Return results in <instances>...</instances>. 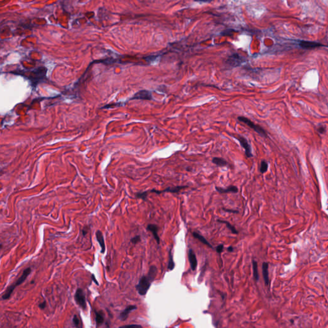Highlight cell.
<instances>
[{
    "label": "cell",
    "instance_id": "obj_1",
    "mask_svg": "<svg viewBox=\"0 0 328 328\" xmlns=\"http://www.w3.org/2000/svg\"><path fill=\"white\" fill-rule=\"evenodd\" d=\"M157 274V268L155 266L150 267L147 275L143 276L136 285V289L141 296H145L149 290L153 281L155 280Z\"/></svg>",
    "mask_w": 328,
    "mask_h": 328
},
{
    "label": "cell",
    "instance_id": "obj_2",
    "mask_svg": "<svg viewBox=\"0 0 328 328\" xmlns=\"http://www.w3.org/2000/svg\"><path fill=\"white\" fill-rule=\"evenodd\" d=\"M31 271H32V269L30 267L25 269L22 275L21 276V277L17 279V280H16V281H15V283H13L11 285L9 286L8 288H6V290L4 292L2 296V299H3V300L9 299L10 297V296H11V295L12 294V292H13V290H15V288L17 287H18L19 285H21L26 280V278L28 277V276L30 274Z\"/></svg>",
    "mask_w": 328,
    "mask_h": 328
},
{
    "label": "cell",
    "instance_id": "obj_3",
    "mask_svg": "<svg viewBox=\"0 0 328 328\" xmlns=\"http://www.w3.org/2000/svg\"><path fill=\"white\" fill-rule=\"evenodd\" d=\"M46 71L47 70L46 68L40 67L36 69L33 73L32 72V75L30 74L29 76V78L32 81V85L36 87L39 83L45 78Z\"/></svg>",
    "mask_w": 328,
    "mask_h": 328
},
{
    "label": "cell",
    "instance_id": "obj_4",
    "mask_svg": "<svg viewBox=\"0 0 328 328\" xmlns=\"http://www.w3.org/2000/svg\"><path fill=\"white\" fill-rule=\"evenodd\" d=\"M237 119H238V120L239 121L242 122L244 124H247L249 128L254 130L256 132H257L258 134L261 135L262 137H267V133H266V131H265V130L261 126H260L255 124L253 122H252L250 119H249L248 118L243 117V116H240Z\"/></svg>",
    "mask_w": 328,
    "mask_h": 328
},
{
    "label": "cell",
    "instance_id": "obj_5",
    "mask_svg": "<svg viewBox=\"0 0 328 328\" xmlns=\"http://www.w3.org/2000/svg\"><path fill=\"white\" fill-rule=\"evenodd\" d=\"M74 300L78 306H80V308L85 311L87 310V303H86V299L83 292V290L81 288H78L76 290L74 295Z\"/></svg>",
    "mask_w": 328,
    "mask_h": 328
},
{
    "label": "cell",
    "instance_id": "obj_6",
    "mask_svg": "<svg viewBox=\"0 0 328 328\" xmlns=\"http://www.w3.org/2000/svg\"><path fill=\"white\" fill-rule=\"evenodd\" d=\"M235 138L239 141L240 145H242V147L245 149V154L247 156V157L248 158L252 157L253 156L252 153V149H251V145L248 142V141L247 140V139L244 137H242V135H237L236 137H235Z\"/></svg>",
    "mask_w": 328,
    "mask_h": 328
},
{
    "label": "cell",
    "instance_id": "obj_7",
    "mask_svg": "<svg viewBox=\"0 0 328 328\" xmlns=\"http://www.w3.org/2000/svg\"><path fill=\"white\" fill-rule=\"evenodd\" d=\"M152 100L153 96L152 93L149 90H142L137 92L131 97L130 100Z\"/></svg>",
    "mask_w": 328,
    "mask_h": 328
},
{
    "label": "cell",
    "instance_id": "obj_8",
    "mask_svg": "<svg viewBox=\"0 0 328 328\" xmlns=\"http://www.w3.org/2000/svg\"><path fill=\"white\" fill-rule=\"evenodd\" d=\"M188 260H189V263L190 265L191 269L192 270H195V269H196L197 266H198V260H197L196 256H195V254L192 249H190L189 250H188Z\"/></svg>",
    "mask_w": 328,
    "mask_h": 328
},
{
    "label": "cell",
    "instance_id": "obj_9",
    "mask_svg": "<svg viewBox=\"0 0 328 328\" xmlns=\"http://www.w3.org/2000/svg\"><path fill=\"white\" fill-rule=\"evenodd\" d=\"M188 187L187 186H178V187H169L166 188V189L164 190H161V191H159V190H151V192H155L157 194H160L161 193H163V192H171V193H177L178 192H179L181 190L183 189V188H185Z\"/></svg>",
    "mask_w": 328,
    "mask_h": 328
},
{
    "label": "cell",
    "instance_id": "obj_10",
    "mask_svg": "<svg viewBox=\"0 0 328 328\" xmlns=\"http://www.w3.org/2000/svg\"><path fill=\"white\" fill-rule=\"evenodd\" d=\"M96 239L97 240V242H98L100 246L101 247V253H104V252H105V243H104V237H103V235L102 233V232L101 231H100V230H97V231L96 232Z\"/></svg>",
    "mask_w": 328,
    "mask_h": 328
},
{
    "label": "cell",
    "instance_id": "obj_11",
    "mask_svg": "<svg viewBox=\"0 0 328 328\" xmlns=\"http://www.w3.org/2000/svg\"><path fill=\"white\" fill-rule=\"evenodd\" d=\"M136 309H137V306H135V305H130V306H127L126 308L124 310H123L120 313V315H119L120 319L121 320H123V321L126 320L128 319L130 313L131 311H134V310H135Z\"/></svg>",
    "mask_w": 328,
    "mask_h": 328
},
{
    "label": "cell",
    "instance_id": "obj_12",
    "mask_svg": "<svg viewBox=\"0 0 328 328\" xmlns=\"http://www.w3.org/2000/svg\"><path fill=\"white\" fill-rule=\"evenodd\" d=\"M243 60L240 57V56L238 55H235L232 56L228 60V64L229 65L232 66L233 67L238 66H239L241 63L242 62Z\"/></svg>",
    "mask_w": 328,
    "mask_h": 328
},
{
    "label": "cell",
    "instance_id": "obj_13",
    "mask_svg": "<svg viewBox=\"0 0 328 328\" xmlns=\"http://www.w3.org/2000/svg\"><path fill=\"white\" fill-rule=\"evenodd\" d=\"M215 189L217 192H219L221 194H225V193H229V192H233V193H237L239 191L238 188L235 186H229L226 188H223L221 187H215Z\"/></svg>",
    "mask_w": 328,
    "mask_h": 328
},
{
    "label": "cell",
    "instance_id": "obj_14",
    "mask_svg": "<svg viewBox=\"0 0 328 328\" xmlns=\"http://www.w3.org/2000/svg\"><path fill=\"white\" fill-rule=\"evenodd\" d=\"M262 273H263L265 283H266V285H268L269 284V264L267 262H264L262 264Z\"/></svg>",
    "mask_w": 328,
    "mask_h": 328
},
{
    "label": "cell",
    "instance_id": "obj_15",
    "mask_svg": "<svg viewBox=\"0 0 328 328\" xmlns=\"http://www.w3.org/2000/svg\"><path fill=\"white\" fill-rule=\"evenodd\" d=\"M147 229L149 230V232H151L152 233H153V236H154L155 239L156 240V242L159 244L160 243V238H159V236L158 235V226L156 225V224H149L147 227Z\"/></svg>",
    "mask_w": 328,
    "mask_h": 328
},
{
    "label": "cell",
    "instance_id": "obj_16",
    "mask_svg": "<svg viewBox=\"0 0 328 328\" xmlns=\"http://www.w3.org/2000/svg\"><path fill=\"white\" fill-rule=\"evenodd\" d=\"M96 327L101 326L104 322V314L103 311L96 312Z\"/></svg>",
    "mask_w": 328,
    "mask_h": 328
},
{
    "label": "cell",
    "instance_id": "obj_17",
    "mask_svg": "<svg viewBox=\"0 0 328 328\" xmlns=\"http://www.w3.org/2000/svg\"><path fill=\"white\" fill-rule=\"evenodd\" d=\"M300 46H301L302 47H304L306 49H311V48H315V47H319V46H320V44L317 43H314V42L302 41L301 43H300Z\"/></svg>",
    "mask_w": 328,
    "mask_h": 328
},
{
    "label": "cell",
    "instance_id": "obj_18",
    "mask_svg": "<svg viewBox=\"0 0 328 328\" xmlns=\"http://www.w3.org/2000/svg\"><path fill=\"white\" fill-rule=\"evenodd\" d=\"M212 162L217 165L219 167H225L228 165V162L226 160L222 158H218V157H214L212 159Z\"/></svg>",
    "mask_w": 328,
    "mask_h": 328
},
{
    "label": "cell",
    "instance_id": "obj_19",
    "mask_svg": "<svg viewBox=\"0 0 328 328\" xmlns=\"http://www.w3.org/2000/svg\"><path fill=\"white\" fill-rule=\"evenodd\" d=\"M192 235H193V236L195 237V239H198L199 241H201L202 243H203L204 244H205V245L207 246L208 247L212 248V246H211V244L209 243V242L204 238V236L199 235L198 233H196V232H193Z\"/></svg>",
    "mask_w": 328,
    "mask_h": 328
},
{
    "label": "cell",
    "instance_id": "obj_20",
    "mask_svg": "<svg viewBox=\"0 0 328 328\" xmlns=\"http://www.w3.org/2000/svg\"><path fill=\"white\" fill-rule=\"evenodd\" d=\"M253 276L256 281H258L259 280V274H258V264L257 262L254 260H253Z\"/></svg>",
    "mask_w": 328,
    "mask_h": 328
},
{
    "label": "cell",
    "instance_id": "obj_21",
    "mask_svg": "<svg viewBox=\"0 0 328 328\" xmlns=\"http://www.w3.org/2000/svg\"><path fill=\"white\" fill-rule=\"evenodd\" d=\"M217 221L219 222L224 223V224H226V226H227L230 230H231V231L233 233H234V234H238V233H239L238 231H237V230L235 229V228L233 226H232V225L231 224H230L229 222H228V221H222V220H217Z\"/></svg>",
    "mask_w": 328,
    "mask_h": 328
},
{
    "label": "cell",
    "instance_id": "obj_22",
    "mask_svg": "<svg viewBox=\"0 0 328 328\" xmlns=\"http://www.w3.org/2000/svg\"><path fill=\"white\" fill-rule=\"evenodd\" d=\"M175 264H174V260H173V256L172 254V251H171L169 253V262H168V270H172L174 269Z\"/></svg>",
    "mask_w": 328,
    "mask_h": 328
},
{
    "label": "cell",
    "instance_id": "obj_23",
    "mask_svg": "<svg viewBox=\"0 0 328 328\" xmlns=\"http://www.w3.org/2000/svg\"><path fill=\"white\" fill-rule=\"evenodd\" d=\"M267 169H268V163L266 161H265V160H263V161H262L261 162L260 171L262 173H264L267 171Z\"/></svg>",
    "mask_w": 328,
    "mask_h": 328
},
{
    "label": "cell",
    "instance_id": "obj_24",
    "mask_svg": "<svg viewBox=\"0 0 328 328\" xmlns=\"http://www.w3.org/2000/svg\"><path fill=\"white\" fill-rule=\"evenodd\" d=\"M73 324L74 325V326L76 327H80V320L79 319V317L76 315H74V317H73Z\"/></svg>",
    "mask_w": 328,
    "mask_h": 328
},
{
    "label": "cell",
    "instance_id": "obj_25",
    "mask_svg": "<svg viewBox=\"0 0 328 328\" xmlns=\"http://www.w3.org/2000/svg\"><path fill=\"white\" fill-rule=\"evenodd\" d=\"M148 192H141V193H137L136 194V196L137 198H140V199H142L143 200H145L146 198H147V196H148Z\"/></svg>",
    "mask_w": 328,
    "mask_h": 328
},
{
    "label": "cell",
    "instance_id": "obj_26",
    "mask_svg": "<svg viewBox=\"0 0 328 328\" xmlns=\"http://www.w3.org/2000/svg\"><path fill=\"white\" fill-rule=\"evenodd\" d=\"M141 240V236L140 235H137V236H135V237H134V238H132L131 239V242L132 243L134 244H137V243L140 242Z\"/></svg>",
    "mask_w": 328,
    "mask_h": 328
},
{
    "label": "cell",
    "instance_id": "obj_27",
    "mask_svg": "<svg viewBox=\"0 0 328 328\" xmlns=\"http://www.w3.org/2000/svg\"><path fill=\"white\" fill-rule=\"evenodd\" d=\"M223 249H224V245H223V244H221V245L218 246L217 248H216V251H217L218 253H221L222 252Z\"/></svg>",
    "mask_w": 328,
    "mask_h": 328
},
{
    "label": "cell",
    "instance_id": "obj_28",
    "mask_svg": "<svg viewBox=\"0 0 328 328\" xmlns=\"http://www.w3.org/2000/svg\"><path fill=\"white\" fill-rule=\"evenodd\" d=\"M46 301H44L43 303H41L40 304H39V307L41 310H44L46 308Z\"/></svg>",
    "mask_w": 328,
    "mask_h": 328
},
{
    "label": "cell",
    "instance_id": "obj_29",
    "mask_svg": "<svg viewBox=\"0 0 328 328\" xmlns=\"http://www.w3.org/2000/svg\"><path fill=\"white\" fill-rule=\"evenodd\" d=\"M224 210L226 212H232V213H238L239 212L238 211H235V210H226V209H224Z\"/></svg>",
    "mask_w": 328,
    "mask_h": 328
},
{
    "label": "cell",
    "instance_id": "obj_30",
    "mask_svg": "<svg viewBox=\"0 0 328 328\" xmlns=\"http://www.w3.org/2000/svg\"><path fill=\"white\" fill-rule=\"evenodd\" d=\"M228 251H229V252H232V251H233V247H232V246L229 247L228 248Z\"/></svg>",
    "mask_w": 328,
    "mask_h": 328
},
{
    "label": "cell",
    "instance_id": "obj_31",
    "mask_svg": "<svg viewBox=\"0 0 328 328\" xmlns=\"http://www.w3.org/2000/svg\"><path fill=\"white\" fill-rule=\"evenodd\" d=\"M131 326H136V327H141V326H139V325H127V326H125L124 327H131Z\"/></svg>",
    "mask_w": 328,
    "mask_h": 328
}]
</instances>
